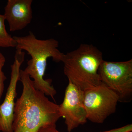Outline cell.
Listing matches in <instances>:
<instances>
[{"label":"cell","instance_id":"5","mask_svg":"<svg viewBox=\"0 0 132 132\" xmlns=\"http://www.w3.org/2000/svg\"><path fill=\"white\" fill-rule=\"evenodd\" d=\"M119 102L117 94L104 83L84 92V104L87 120L101 124L115 112Z\"/></svg>","mask_w":132,"mask_h":132},{"label":"cell","instance_id":"1","mask_svg":"<svg viewBox=\"0 0 132 132\" xmlns=\"http://www.w3.org/2000/svg\"><path fill=\"white\" fill-rule=\"evenodd\" d=\"M20 78L23 90L15 103L13 132H38L41 128L56 126L61 117L59 105L36 89L32 80L24 70H20Z\"/></svg>","mask_w":132,"mask_h":132},{"label":"cell","instance_id":"11","mask_svg":"<svg viewBox=\"0 0 132 132\" xmlns=\"http://www.w3.org/2000/svg\"><path fill=\"white\" fill-rule=\"evenodd\" d=\"M4 65H0V99L4 91V82L7 79L6 76L3 72L2 68Z\"/></svg>","mask_w":132,"mask_h":132},{"label":"cell","instance_id":"7","mask_svg":"<svg viewBox=\"0 0 132 132\" xmlns=\"http://www.w3.org/2000/svg\"><path fill=\"white\" fill-rule=\"evenodd\" d=\"M25 53L16 48L13 64L11 65L10 82L3 103L0 105V131L13 132V123L16 96V85L20 80L21 66L25 60Z\"/></svg>","mask_w":132,"mask_h":132},{"label":"cell","instance_id":"12","mask_svg":"<svg viewBox=\"0 0 132 132\" xmlns=\"http://www.w3.org/2000/svg\"><path fill=\"white\" fill-rule=\"evenodd\" d=\"M6 59L5 56L0 52V65H5Z\"/></svg>","mask_w":132,"mask_h":132},{"label":"cell","instance_id":"2","mask_svg":"<svg viewBox=\"0 0 132 132\" xmlns=\"http://www.w3.org/2000/svg\"><path fill=\"white\" fill-rule=\"evenodd\" d=\"M13 37L17 43L15 48L26 51L31 56L24 71L33 79L35 87L54 98L56 90L52 85V80L45 79L44 76L48 58H52L56 62H62L64 59L65 54L58 48L59 42L53 38L39 39L31 31L26 36Z\"/></svg>","mask_w":132,"mask_h":132},{"label":"cell","instance_id":"4","mask_svg":"<svg viewBox=\"0 0 132 132\" xmlns=\"http://www.w3.org/2000/svg\"><path fill=\"white\" fill-rule=\"evenodd\" d=\"M98 73L102 83L115 92L119 102L127 103L132 99V60L125 61H103Z\"/></svg>","mask_w":132,"mask_h":132},{"label":"cell","instance_id":"9","mask_svg":"<svg viewBox=\"0 0 132 132\" xmlns=\"http://www.w3.org/2000/svg\"><path fill=\"white\" fill-rule=\"evenodd\" d=\"M5 20L4 15L0 14V47L16 48V41L6 30Z\"/></svg>","mask_w":132,"mask_h":132},{"label":"cell","instance_id":"6","mask_svg":"<svg viewBox=\"0 0 132 132\" xmlns=\"http://www.w3.org/2000/svg\"><path fill=\"white\" fill-rule=\"evenodd\" d=\"M61 117L65 119L69 132L86 123L87 115L84 104V92L69 81L63 102L59 105Z\"/></svg>","mask_w":132,"mask_h":132},{"label":"cell","instance_id":"8","mask_svg":"<svg viewBox=\"0 0 132 132\" xmlns=\"http://www.w3.org/2000/svg\"><path fill=\"white\" fill-rule=\"evenodd\" d=\"M32 0H8L3 14L11 32L20 31L31 23L32 19Z\"/></svg>","mask_w":132,"mask_h":132},{"label":"cell","instance_id":"10","mask_svg":"<svg viewBox=\"0 0 132 132\" xmlns=\"http://www.w3.org/2000/svg\"><path fill=\"white\" fill-rule=\"evenodd\" d=\"M132 131V124H129L118 128L108 131L100 132H131ZM38 132H60L56 129V126L45 127L41 128Z\"/></svg>","mask_w":132,"mask_h":132},{"label":"cell","instance_id":"3","mask_svg":"<svg viewBox=\"0 0 132 132\" xmlns=\"http://www.w3.org/2000/svg\"><path fill=\"white\" fill-rule=\"evenodd\" d=\"M104 60L102 53L96 47L81 44L64 55V73L69 81L84 92L102 83L98 70Z\"/></svg>","mask_w":132,"mask_h":132}]
</instances>
